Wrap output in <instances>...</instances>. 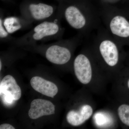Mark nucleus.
<instances>
[{
	"label": "nucleus",
	"mask_w": 129,
	"mask_h": 129,
	"mask_svg": "<svg viewBox=\"0 0 129 129\" xmlns=\"http://www.w3.org/2000/svg\"><path fill=\"white\" fill-rule=\"evenodd\" d=\"M83 38L81 35L78 34L72 38L58 40L49 45L28 46L44 51L46 57L51 62L58 65H63L70 61L72 51L82 42Z\"/></svg>",
	"instance_id": "obj_5"
},
{
	"label": "nucleus",
	"mask_w": 129,
	"mask_h": 129,
	"mask_svg": "<svg viewBox=\"0 0 129 129\" xmlns=\"http://www.w3.org/2000/svg\"><path fill=\"white\" fill-rule=\"evenodd\" d=\"M58 2H59V1H60L61 0H56Z\"/></svg>",
	"instance_id": "obj_19"
},
{
	"label": "nucleus",
	"mask_w": 129,
	"mask_h": 129,
	"mask_svg": "<svg viewBox=\"0 0 129 129\" xmlns=\"http://www.w3.org/2000/svg\"><path fill=\"white\" fill-rule=\"evenodd\" d=\"M4 17L3 12L1 9L0 12V41L1 42H7L12 43L16 39L14 37L11 35L6 29L4 25Z\"/></svg>",
	"instance_id": "obj_13"
},
{
	"label": "nucleus",
	"mask_w": 129,
	"mask_h": 129,
	"mask_svg": "<svg viewBox=\"0 0 129 129\" xmlns=\"http://www.w3.org/2000/svg\"><path fill=\"white\" fill-rule=\"evenodd\" d=\"M21 16L32 22H41L55 17L58 7L37 0H24L19 7Z\"/></svg>",
	"instance_id": "obj_6"
},
{
	"label": "nucleus",
	"mask_w": 129,
	"mask_h": 129,
	"mask_svg": "<svg viewBox=\"0 0 129 129\" xmlns=\"http://www.w3.org/2000/svg\"><path fill=\"white\" fill-rule=\"evenodd\" d=\"M100 2L101 6H115L119 7V5L126 0H98Z\"/></svg>",
	"instance_id": "obj_15"
},
{
	"label": "nucleus",
	"mask_w": 129,
	"mask_h": 129,
	"mask_svg": "<svg viewBox=\"0 0 129 129\" xmlns=\"http://www.w3.org/2000/svg\"><path fill=\"white\" fill-rule=\"evenodd\" d=\"M58 9L62 18L83 38H88L101 26L98 9L89 0H61Z\"/></svg>",
	"instance_id": "obj_1"
},
{
	"label": "nucleus",
	"mask_w": 129,
	"mask_h": 129,
	"mask_svg": "<svg viewBox=\"0 0 129 129\" xmlns=\"http://www.w3.org/2000/svg\"><path fill=\"white\" fill-rule=\"evenodd\" d=\"M127 77L126 82H125V86L127 89V92H129V75Z\"/></svg>",
	"instance_id": "obj_17"
},
{
	"label": "nucleus",
	"mask_w": 129,
	"mask_h": 129,
	"mask_svg": "<svg viewBox=\"0 0 129 129\" xmlns=\"http://www.w3.org/2000/svg\"><path fill=\"white\" fill-rule=\"evenodd\" d=\"M62 18L58 10L55 17L40 22L27 34L16 38L12 44L16 46H28L36 45L38 42L62 39L65 30L60 22Z\"/></svg>",
	"instance_id": "obj_3"
},
{
	"label": "nucleus",
	"mask_w": 129,
	"mask_h": 129,
	"mask_svg": "<svg viewBox=\"0 0 129 129\" xmlns=\"http://www.w3.org/2000/svg\"><path fill=\"white\" fill-rule=\"evenodd\" d=\"M93 47L101 60L107 66L113 68L120 62L121 51L123 46L111 35L104 26L97 30Z\"/></svg>",
	"instance_id": "obj_4"
},
{
	"label": "nucleus",
	"mask_w": 129,
	"mask_h": 129,
	"mask_svg": "<svg viewBox=\"0 0 129 129\" xmlns=\"http://www.w3.org/2000/svg\"><path fill=\"white\" fill-rule=\"evenodd\" d=\"M86 53H80L73 62L74 70L76 78L84 84L90 82L92 76V61Z\"/></svg>",
	"instance_id": "obj_7"
},
{
	"label": "nucleus",
	"mask_w": 129,
	"mask_h": 129,
	"mask_svg": "<svg viewBox=\"0 0 129 129\" xmlns=\"http://www.w3.org/2000/svg\"><path fill=\"white\" fill-rule=\"evenodd\" d=\"M118 114L122 123L129 127V104L123 103L118 108Z\"/></svg>",
	"instance_id": "obj_14"
},
{
	"label": "nucleus",
	"mask_w": 129,
	"mask_h": 129,
	"mask_svg": "<svg viewBox=\"0 0 129 129\" xmlns=\"http://www.w3.org/2000/svg\"></svg>",
	"instance_id": "obj_20"
},
{
	"label": "nucleus",
	"mask_w": 129,
	"mask_h": 129,
	"mask_svg": "<svg viewBox=\"0 0 129 129\" xmlns=\"http://www.w3.org/2000/svg\"><path fill=\"white\" fill-rule=\"evenodd\" d=\"M1 1L7 3H14V1L13 0H1Z\"/></svg>",
	"instance_id": "obj_18"
},
{
	"label": "nucleus",
	"mask_w": 129,
	"mask_h": 129,
	"mask_svg": "<svg viewBox=\"0 0 129 129\" xmlns=\"http://www.w3.org/2000/svg\"><path fill=\"white\" fill-rule=\"evenodd\" d=\"M104 27L122 45L129 46V12L115 6H103L98 8Z\"/></svg>",
	"instance_id": "obj_2"
},
{
	"label": "nucleus",
	"mask_w": 129,
	"mask_h": 129,
	"mask_svg": "<svg viewBox=\"0 0 129 129\" xmlns=\"http://www.w3.org/2000/svg\"><path fill=\"white\" fill-rule=\"evenodd\" d=\"M0 129H14V127L12 126L11 125L8 124H3L0 125Z\"/></svg>",
	"instance_id": "obj_16"
},
{
	"label": "nucleus",
	"mask_w": 129,
	"mask_h": 129,
	"mask_svg": "<svg viewBox=\"0 0 129 129\" xmlns=\"http://www.w3.org/2000/svg\"><path fill=\"white\" fill-rule=\"evenodd\" d=\"M55 112V106L52 103L47 100L37 99L31 103L28 114L31 119H35L42 116L54 114Z\"/></svg>",
	"instance_id": "obj_8"
},
{
	"label": "nucleus",
	"mask_w": 129,
	"mask_h": 129,
	"mask_svg": "<svg viewBox=\"0 0 129 129\" xmlns=\"http://www.w3.org/2000/svg\"><path fill=\"white\" fill-rule=\"evenodd\" d=\"M93 109L88 104L81 106L78 111L72 110L67 114V119L70 124L78 126L83 124L92 115Z\"/></svg>",
	"instance_id": "obj_10"
},
{
	"label": "nucleus",
	"mask_w": 129,
	"mask_h": 129,
	"mask_svg": "<svg viewBox=\"0 0 129 129\" xmlns=\"http://www.w3.org/2000/svg\"><path fill=\"white\" fill-rule=\"evenodd\" d=\"M30 83L32 88L37 92L52 98H54L58 91L55 84L39 76L33 77Z\"/></svg>",
	"instance_id": "obj_11"
},
{
	"label": "nucleus",
	"mask_w": 129,
	"mask_h": 129,
	"mask_svg": "<svg viewBox=\"0 0 129 129\" xmlns=\"http://www.w3.org/2000/svg\"><path fill=\"white\" fill-rule=\"evenodd\" d=\"M3 23L6 29L10 34L18 30L28 28L31 27L33 23L21 16L20 17L10 16L5 18Z\"/></svg>",
	"instance_id": "obj_12"
},
{
	"label": "nucleus",
	"mask_w": 129,
	"mask_h": 129,
	"mask_svg": "<svg viewBox=\"0 0 129 129\" xmlns=\"http://www.w3.org/2000/svg\"><path fill=\"white\" fill-rule=\"evenodd\" d=\"M21 90L15 79L11 75L5 76L0 83V95L17 101L21 98Z\"/></svg>",
	"instance_id": "obj_9"
}]
</instances>
